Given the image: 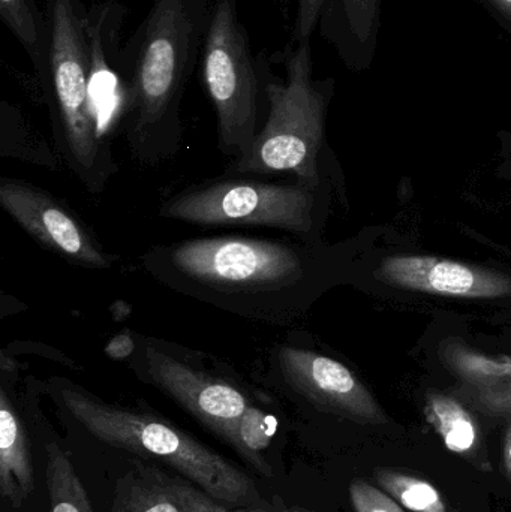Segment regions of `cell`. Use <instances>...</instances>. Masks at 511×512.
Wrapping results in <instances>:
<instances>
[{"label":"cell","mask_w":511,"mask_h":512,"mask_svg":"<svg viewBox=\"0 0 511 512\" xmlns=\"http://www.w3.org/2000/svg\"><path fill=\"white\" fill-rule=\"evenodd\" d=\"M314 261L306 239L249 236L161 243L141 256L144 271L176 294L281 327L308 306Z\"/></svg>","instance_id":"obj_1"},{"label":"cell","mask_w":511,"mask_h":512,"mask_svg":"<svg viewBox=\"0 0 511 512\" xmlns=\"http://www.w3.org/2000/svg\"><path fill=\"white\" fill-rule=\"evenodd\" d=\"M210 0H155L120 50V122L134 158L158 165L183 143L182 104L201 59Z\"/></svg>","instance_id":"obj_2"},{"label":"cell","mask_w":511,"mask_h":512,"mask_svg":"<svg viewBox=\"0 0 511 512\" xmlns=\"http://www.w3.org/2000/svg\"><path fill=\"white\" fill-rule=\"evenodd\" d=\"M47 391L69 418L104 444L170 466L227 507H263L251 477L159 415L105 402L66 378L50 379Z\"/></svg>","instance_id":"obj_3"},{"label":"cell","mask_w":511,"mask_h":512,"mask_svg":"<svg viewBox=\"0 0 511 512\" xmlns=\"http://www.w3.org/2000/svg\"><path fill=\"white\" fill-rule=\"evenodd\" d=\"M48 63L39 86L60 158L78 182L99 194L116 174L93 102L90 12L81 0H45Z\"/></svg>","instance_id":"obj_4"},{"label":"cell","mask_w":511,"mask_h":512,"mask_svg":"<svg viewBox=\"0 0 511 512\" xmlns=\"http://www.w3.org/2000/svg\"><path fill=\"white\" fill-rule=\"evenodd\" d=\"M269 111L248 155L231 162V176H279L320 183L318 156L324 144L326 117L335 92L333 78L317 80L311 41H290L279 62L287 78L273 74L266 51L258 53Z\"/></svg>","instance_id":"obj_5"},{"label":"cell","mask_w":511,"mask_h":512,"mask_svg":"<svg viewBox=\"0 0 511 512\" xmlns=\"http://www.w3.org/2000/svg\"><path fill=\"white\" fill-rule=\"evenodd\" d=\"M200 60L201 81L216 114L219 150L239 161L260 135L269 102L237 0H213Z\"/></svg>","instance_id":"obj_6"},{"label":"cell","mask_w":511,"mask_h":512,"mask_svg":"<svg viewBox=\"0 0 511 512\" xmlns=\"http://www.w3.org/2000/svg\"><path fill=\"white\" fill-rule=\"evenodd\" d=\"M321 185L263 182L231 176L183 189L159 207V216L200 227H258L308 240L317 230Z\"/></svg>","instance_id":"obj_7"},{"label":"cell","mask_w":511,"mask_h":512,"mask_svg":"<svg viewBox=\"0 0 511 512\" xmlns=\"http://www.w3.org/2000/svg\"><path fill=\"white\" fill-rule=\"evenodd\" d=\"M135 337L137 348L128 364L137 378L170 397L222 441H230L254 399L231 375L228 364L171 340L137 333Z\"/></svg>","instance_id":"obj_8"},{"label":"cell","mask_w":511,"mask_h":512,"mask_svg":"<svg viewBox=\"0 0 511 512\" xmlns=\"http://www.w3.org/2000/svg\"><path fill=\"white\" fill-rule=\"evenodd\" d=\"M263 358L264 381L317 411L360 424L389 421L371 391L341 361L293 339L276 342Z\"/></svg>","instance_id":"obj_9"},{"label":"cell","mask_w":511,"mask_h":512,"mask_svg":"<svg viewBox=\"0 0 511 512\" xmlns=\"http://www.w3.org/2000/svg\"><path fill=\"white\" fill-rule=\"evenodd\" d=\"M0 206L42 248L71 264L108 270L117 262L68 204L39 186L2 177Z\"/></svg>","instance_id":"obj_10"},{"label":"cell","mask_w":511,"mask_h":512,"mask_svg":"<svg viewBox=\"0 0 511 512\" xmlns=\"http://www.w3.org/2000/svg\"><path fill=\"white\" fill-rule=\"evenodd\" d=\"M383 282L411 291L459 298H501L511 295V277L435 256H390L378 268Z\"/></svg>","instance_id":"obj_11"},{"label":"cell","mask_w":511,"mask_h":512,"mask_svg":"<svg viewBox=\"0 0 511 512\" xmlns=\"http://www.w3.org/2000/svg\"><path fill=\"white\" fill-rule=\"evenodd\" d=\"M383 0H326L320 33L353 72L368 71L377 56Z\"/></svg>","instance_id":"obj_12"},{"label":"cell","mask_w":511,"mask_h":512,"mask_svg":"<svg viewBox=\"0 0 511 512\" xmlns=\"http://www.w3.org/2000/svg\"><path fill=\"white\" fill-rule=\"evenodd\" d=\"M33 492V466L29 435L18 414L12 390L2 378L0 385V493L20 508Z\"/></svg>","instance_id":"obj_13"},{"label":"cell","mask_w":511,"mask_h":512,"mask_svg":"<svg viewBox=\"0 0 511 512\" xmlns=\"http://www.w3.org/2000/svg\"><path fill=\"white\" fill-rule=\"evenodd\" d=\"M113 512H186L173 477L155 466L135 462L114 489Z\"/></svg>","instance_id":"obj_14"},{"label":"cell","mask_w":511,"mask_h":512,"mask_svg":"<svg viewBox=\"0 0 511 512\" xmlns=\"http://www.w3.org/2000/svg\"><path fill=\"white\" fill-rule=\"evenodd\" d=\"M425 414L447 450L471 462H479L482 456L479 454V427L458 400L444 394H432L426 403Z\"/></svg>","instance_id":"obj_15"},{"label":"cell","mask_w":511,"mask_h":512,"mask_svg":"<svg viewBox=\"0 0 511 512\" xmlns=\"http://www.w3.org/2000/svg\"><path fill=\"white\" fill-rule=\"evenodd\" d=\"M0 17L32 60L41 80L48 63V24L36 0H0Z\"/></svg>","instance_id":"obj_16"},{"label":"cell","mask_w":511,"mask_h":512,"mask_svg":"<svg viewBox=\"0 0 511 512\" xmlns=\"http://www.w3.org/2000/svg\"><path fill=\"white\" fill-rule=\"evenodd\" d=\"M45 454V477L51 512H95L71 459L62 447L51 442L45 445Z\"/></svg>","instance_id":"obj_17"},{"label":"cell","mask_w":511,"mask_h":512,"mask_svg":"<svg viewBox=\"0 0 511 512\" xmlns=\"http://www.w3.org/2000/svg\"><path fill=\"white\" fill-rule=\"evenodd\" d=\"M276 429L278 420L254 402L237 421L228 444L236 448L237 453L248 460L258 472L272 477V469L264 454L272 442Z\"/></svg>","instance_id":"obj_18"},{"label":"cell","mask_w":511,"mask_h":512,"mask_svg":"<svg viewBox=\"0 0 511 512\" xmlns=\"http://www.w3.org/2000/svg\"><path fill=\"white\" fill-rule=\"evenodd\" d=\"M374 478L387 495L413 512H449L437 487L416 475L392 469H377Z\"/></svg>","instance_id":"obj_19"},{"label":"cell","mask_w":511,"mask_h":512,"mask_svg":"<svg viewBox=\"0 0 511 512\" xmlns=\"http://www.w3.org/2000/svg\"><path fill=\"white\" fill-rule=\"evenodd\" d=\"M350 501L354 512H405L392 496L362 480L351 483Z\"/></svg>","instance_id":"obj_20"},{"label":"cell","mask_w":511,"mask_h":512,"mask_svg":"<svg viewBox=\"0 0 511 512\" xmlns=\"http://www.w3.org/2000/svg\"><path fill=\"white\" fill-rule=\"evenodd\" d=\"M173 483L186 512H230L227 505L216 501L209 493L204 492L191 481L173 477Z\"/></svg>","instance_id":"obj_21"},{"label":"cell","mask_w":511,"mask_h":512,"mask_svg":"<svg viewBox=\"0 0 511 512\" xmlns=\"http://www.w3.org/2000/svg\"><path fill=\"white\" fill-rule=\"evenodd\" d=\"M297 2L299 6H297V17L290 41H311L312 33L320 26L326 0H297Z\"/></svg>","instance_id":"obj_22"},{"label":"cell","mask_w":511,"mask_h":512,"mask_svg":"<svg viewBox=\"0 0 511 512\" xmlns=\"http://www.w3.org/2000/svg\"><path fill=\"white\" fill-rule=\"evenodd\" d=\"M137 348V337L132 331L125 330L116 334L105 346V355L111 360L128 361Z\"/></svg>","instance_id":"obj_23"},{"label":"cell","mask_w":511,"mask_h":512,"mask_svg":"<svg viewBox=\"0 0 511 512\" xmlns=\"http://www.w3.org/2000/svg\"><path fill=\"white\" fill-rule=\"evenodd\" d=\"M477 2L511 35V0H477Z\"/></svg>","instance_id":"obj_24"},{"label":"cell","mask_w":511,"mask_h":512,"mask_svg":"<svg viewBox=\"0 0 511 512\" xmlns=\"http://www.w3.org/2000/svg\"><path fill=\"white\" fill-rule=\"evenodd\" d=\"M504 471H506L507 480L511 483V427L506 436V444H504Z\"/></svg>","instance_id":"obj_25"},{"label":"cell","mask_w":511,"mask_h":512,"mask_svg":"<svg viewBox=\"0 0 511 512\" xmlns=\"http://www.w3.org/2000/svg\"><path fill=\"white\" fill-rule=\"evenodd\" d=\"M236 512H314L305 510V508L293 507V508H281V510H270V508L257 507V508H243Z\"/></svg>","instance_id":"obj_26"}]
</instances>
